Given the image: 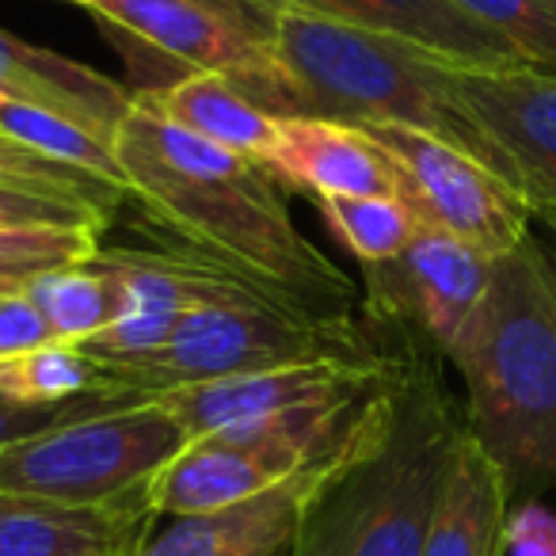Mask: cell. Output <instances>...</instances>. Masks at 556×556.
<instances>
[{"label": "cell", "instance_id": "f1b7e54d", "mask_svg": "<svg viewBox=\"0 0 556 556\" xmlns=\"http://www.w3.org/2000/svg\"><path fill=\"white\" fill-rule=\"evenodd\" d=\"M58 343L50 332L42 309L31 302V294L16 290V294L0 298V363H12L20 355H31V351Z\"/></svg>", "mask_w": 556, "mask_h": 556}, {"label": "cell", "instance_id": "d4e9b609", "mask_svg": "<svg viewBox=\"0 0 556 556\" xmlns=\"http://www.w3.org/2000/svg\"><path fill=\"white\" fill-rule=\"evenodd\" d=\"M450 4L515 47L526 65L556 73V4L548 0H450Z\"/></svg>", "mask_w": 556, "mask_h": 556}, {"label": "cell", "instance_id": "9a60e30c", "mask_svg": "<svg viewBox=\"0 0 556 556\" xmlns=\"http://www.w3.org/2000/svg\"><path fill=\"white\" fill-rule=\"evenodd\" d=\"M153 526L146 495L65 507L0 492V556H134Z\"/></svg>", "mask_w": 556, "mask_h": 556}, {"label": "cell", "instance_id": "7a4b0ae2", "mask_svg": "<svg viewBox=\"0 0 556 556\" xmlns=\"http://www.w3.org/2000/svg\"><path fill=\"white\" fill-rule=\"evenodd\" d=\"M462 431L434 363L393 358L328 462L290 556H424Z\"/></svg>", "mask_w": 556, "mask_h": 556}, {"label": "cell", "instance_id": "e0dca14e", "mask_svg": "<svg viewBox=\"0 0 556 556\" xmlns=\"http://www.w3.org/2000/svg\"><path fill=\"white\" fill-rule=\"evenodd\" d=\"M0 100L54 111L115 146L118 123L130 111L134 96L92 65L16 39L0 27Z\"/></svg>", "mask_w": 556, "mask_h": 556}, {"label": "cell", "instance_id": "5b68a950", "mask_svg": "<svg viewBox=\"0 0 556 556\" xmlns=\"http://www.w3.org/2000/svg\"><path fill=\"white\" fill-rule=\"evenodd\" d=\"M317 358L378 355L358 340V332H336V328L317 325L294 305L270 298L255 282L237 278L225 294L194 305L156 351L96 366H100L103 389L149 401L172 389L317 363Z\"/></svg>", "mask_w": 556, "mask_h": 556}, {"label": "cell", "instance_id": "7402d4cb", "mask_svg": "<svg viewBox=\"0 0 556 556\" xmlns=\"http://www.w3.org/2000/svg\"><path fill=\"white\" fill-rule=\"evenodd\" d=\"M317 206L328 229L370 267L393 263L419 229V214L404 194H355V199L336 194V199H317Z\"/></svg>", "mask_w": 556, "mask_h": 556}, {"label": "cell", "instance_id": "484cf974", "mask_svg": "<svg viewBox=\"0 0 556 556\" xmlns=\"http://www.w3.org/2000/svg\"><path fill=\"white\" fill-rule=\"evenodd\" d=\"M0 184H20V187H35V191L92 202V206H100L103 214H111L115 202L126 194L96 176H85V172H73V168H65V164L47 161L42 153L4 138V134H0Z\"/></svg>", "mask_w": 556, "mask_h": 556}, {"label": "cell", "instance_id": "4316f807", "mask_svg": "<svg viewBox=\"0 0 556 556\" xmlns=\"http://www.w3.org/2000/svg\"><path fill=\"white\" fill-rule=\"evenodd\" d=\"M134 396H123L115 389H92L85 396H73V401L62 404H20L9 401V396H0V454L16 442L31 439V434H42L58 424H70V419L80 416H92V412H108L118 408V404H130Z\"/></svg>", "mask_w": 556, "mask_h": 556}, {"label": "cell", "instance_id": "2e32d148", "mask_svg": "<svg viewBox=\"0 0 556 556\" xmlns=\"http://www.w3.org/2000/svg\"><path fill=\"white\" fill-rule=\"evenodd\" d=\"M275 179L302 187L313 199L336 194H401V172L363 126L332 118H282L270 153Z\"/></svg>", "mask_w": 556, "mask_h": 556}, {"label": "cell", "instance_id": "6da1fadb", "mask_svg": "<svg viewBox=\"0 0 556 556\" xmlns=\"http://www.w3.org/2000/svg\"><path fill=\"white\" fill-rule=\"evenodd\" d=\"M115 156L126 191L191 237L214 263L336 332H355V282L305 237L267 164L176 126L149 92L118 123Z\"/></svg>", "mask_w": 556, "mask_h": 556}, {"label": "cell", "instance_id": "4dcf8cb0", "mask_svg": "<svg viewBox=\"0 0 556 556\" xmlns=\"http://www.w3.org/2000/svg\"><path fill=\"white\" fill-rule=\"evenodd\" d=\"M65 4H80V9H92L96 0H65Z\"/></svg>", "mask_w": 556, "mask_h": 556}, {"label": "cell", "instance_id": "ac0fdd59", "mask_svg": "<svg viewBox=\"0 0 556 556\" xmlns=\"http://www.w3.org/2000/svg\"><path fill=\"white\" fill-rule=\"evenodd\" d=\"M510 488L469 427L450 457L446 484L427 530L424 556H503Z\"/></svg>", "mask_w": 556, "mask_h": 556}, {"label": "cell", "instance_id": "1f68e13d", "mask_svg": "<svg viewBox=\"0 0 556 556\" xmlns=\"http://www.w3.org/2000/svg\"><path fill=\"white\" fill-rule=\"evenodd\" d=\"M548 4H556V0H548Z\"/></svg>", "mask_w": 556, "mask_h": 556}, {"label": "cell", "instance_id": "7c38bea8", "mask_svg": "<svg viewBox=\"0 0 556 556\" xmlns=\"http://www.w3.org/2000/svg\"><path fill=\"white\" fill-rule=\"evenodd\" d=\"M492 263L469 240L419 222L412 244L393 263L374 267V302L386 305V313H408L446 355L492 282Z\"/></svg>", "mask_w": 556, "mask_h": 556}, {"label": "cell", "instance_id": "ffe728a7", "mask_svg": "<svg viewBox=\"0 0 556 556\" xmlns=\"http://www.w3.org/2000/svg\"><path fill=\"white\" fill-rule=\"evenodd\" d=\"M27 294L42 309L54 340L77 343V348L100 336L118 313L115 278L96 263V255L31 278Z\"/></svg>", "mask_w": 556, "mask_h": 556}, {"label": "cell", "instance_id": "8992f818", "mask_svg": "<svg viewBox=\"0 0 556 556\" xmlns=\"http://www.w3.org/2000/svg\"><path fill=\"white\" fill-rule=\"evenodd\" d=\"M187 442L161 401H130L9 446L0 454V492L65 507L118 503L146 495L149 480Z\"/></svg>", "mask_w": 556, "mask_h": 556}, {"label": "cell", "instance_id": "52a82bcc", "mask_svg": "<svg viewBox=\"0 0 556 556\" xmlns=\"http://www.w3.org/2000/svg\"><path fill=\"white\" fill-rule=\"evenodd\" d=\"M401 172V194L419 214L472 248L495 255L530 237V206L510 184H503L477 156L462 153L434 134L412 126H363Z\"/></svg>", "mask_w": 556, "mask_h": 556}, {"label": "cell", "instance_id": "3957f363", "mask_svg": "<svg viewBox=\"0 0 556 556\" xmlns=\"http://www.w3.org/2000/svg\"><path fill=\"white\" fill-rule=\"evenodd\" d=\"M446 358L465 381V427L510 495L556 484V263L533 237L495 255Z\"/></svg>", "mask_w": 556, "mask_h": 556}, {"label": "cell", "instance_id": "603a6c76", "mask_svg": "<svg viewBox=\"0 0 556 556\" xmlns=\"http://www.w3.org/2000/svg\"><path fill=\"white\" fill-rule=\"evenodd\" d=\"M100 389V366L77 343L47 348L0 363V396L20 404H62Z\"/></svg>", "mask_w": 556, "mask_h": 556}, {"label": "cell", "instance_id": "5bb4252c", "mask_svg": "<svg viewBox=\"0 0 556 556\" xmlns=\"http://www.w3.org/2000/svg\"><path fill=\"white\" fill-rule=\"evenodd\" d=\"M275 16L282 9L309 12L336 24L378 31L434 62L462 65V70H515L526 65L515 47L480 27L465 12H457L450 0H260Z\"/></svg>", "mask_w": 556, "mask_h": 556}, {"label": "cell", "instance_id": "d6986e66", "mask_svg": "<svg viewBox=\"0 0 556 556\" xmlns=\"http://www.w3.org/2000/svg\"><path fill=\"white\" fill-rule=\"evenodd\" d=\"M146 92L176 126L255 164H270L282 118L267 115L232 80L217 77V73H187L184 80L161 88V92H153V88H146Z\"/></svg>", "mask_w": 556, "mask_h": 556}, {"label": "cell", "instance_id": "9c48e42d", "mask_svg": "<svg viewBox=\"0 0 556 556\" xmlns=\"http://www.w3.org/2000/svg\"><path fill=\"white\" fill-rule=\"evenodd\" d=\"M88 12L168 54L172 62H184L191 73L232 80L267 115L294 118L287 80L270 58L267 39H255L199 0H96Z\"/></svg>", "mask_w": 556, "mask_h": 556}, {"label": "cell", "instance_id": "cb8c5ba5", "mask_svg": "<svg viewBox=\"0 0 556 556\" xmlns=\"http://www.w3.org/2000/svg\"><path fill=\"white\" fill-rule=\"evenodd\" d=\"M96 252L100 229L92 225H0V278L20 287Z\"/></svg>", "mask_w": 556, "mask_h": 556}, {"label": "cell", "instance_id": "8fae6325", "mask_svg": "<svg viewBox=\"0 0 556 556\" xmlns=\"http://www.w3.org/2000/svg\"><path fill=\"white\" fill-rule=\"evenodd\" d=\"M96 263L118 287L115 320L100 336L80 343L96 363H123V358L156 351L194 305L225 294L240 278L222 263H191L149 252H103L100 248Z\"/></svg>", "mask_w": 556, "mask_h": 556}, {"label": "cell", "instance_id": "4fadbf2b", "mask_svg": "<svg viewBox=\"0 0 556 556\" xmlns=\"http://www.w3.org/2000/svg\"><path fill=\"white\" fill-rule=\"evenodd\" d=\"M332 454L317 457L298 477L244 503L210 510V515L156 518V526L134 548V556H290L298 530H302V515Z\"/></svg>", "mask_w": 556, "mask_h": 556}, {"label": "cell", "instance_id": "f546056e", "mask_svg": "<svg viewBox=\"0 0 556 556\" xmlns=\"http://www.w3.org/2000/svg\"><path fill=\"white\" fill-rule=\"evenodd\" d=\"M16 290H24V287H20V282H4V278H0V298L16 294Z\"/></svg>", "mask_w": 556, "mask_h": 556}, {"label": "cell", "instance_id": "277c9868", "mask_svg": "<svg viewBox=\"0 0 556 556\" xmlns=\"http://www.w3.org/2000/svg\"><path fill=\"white\" fill-rule=\"evenodd\" d=\"M270 58L282 70L294 118H332L348 126H412L477 156L515 187L510 164L450 96L434 58L378 31L282 9L270 24ZM518 191V187H515Z\"/></svg>", "mask_w": 556, "mask_h": 556}, {"label": "cell", "instance_id": "83f0119b", "mask_svg": "<svg viewBox=\"0 0 556 556\" xmlns=\"http://www.w3.org/2000/svg\"><path fill=\"white\" fill-rule=\"evenodd\" d=\"M103 222L108 214L92 202L20 184H0V225H92V229H103Z\"/></svg>", "mask_w": 556, "mask_h": 556}, {"label": "cell", "instance_id": "ba28073f", "mask_svg": "<svg viewBox=\"0 0 556 556\" xmlns=\"http://www.w3.org/2000/svg\"><path fill=\"white\" fill-rule=\"evenodd\" d=\"M442 73L457 108L510 164V176L530 214L556 229V73L538 65H442Z\"/></svg>", "mask_w": 556, "mask_h": 556}, {"label": "cell", "instance_id": "44dd1931", "mask_svg": "<svg viewBox=\"0 0 556 556\" xmlns=\"http://www.w3.org/2000/svg\"><path fill=\"white\" fill-rule=\"evenodd\" d=\"M0 134L20 141V146L35 149V153H42L47 161L65 164V168L85 172V176H96V179H103V184L126 191L115 146L96 138L88 126L73 123V118L54 115V111H42V108H27V103L0 100Z\"/></svg>", "mask_w": 556, "mask_h": 556}, {"label": "cell", "instance_id": "30bf717a", "mask_svg": "<svg viewBox=\"0 0 556 556\" xmlns=\"http://www.w3.org/2000/svg\"><path fill=\"white\" fill-rule=\"evenodd\" d=\"M389 358L393 355L317 358V363L278 366V370L237 374V378L172 389V393L149 396V401H161L179 419L187 439H206L214 431L260 424V419L282 416V412H294L302 404L351 401V396L370 393L389 374Z\"/></svg>", "mask_w": 556, "mask_h": 556}]
</instances>
